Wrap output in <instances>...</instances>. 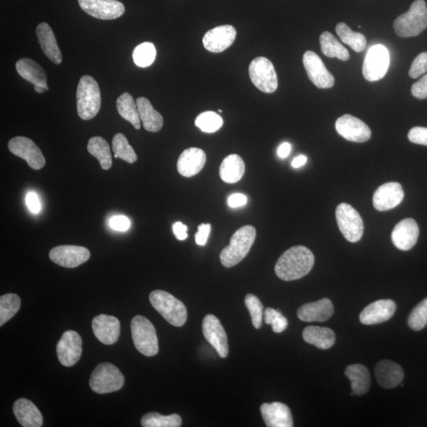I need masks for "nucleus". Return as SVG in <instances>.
<instances>
[{"label":"nucleus","instance_id":"nucleus-47","mask_svg":"<svg viewBox=\"0 0 427 427\" xmlns=\"http://www.w3.org/2000/svg\"><path fill=\"white\" fill-rule=\"evenodd\" d=\"M408 137L413 143L427 146V127H415L410 130Z\"/></svg>","mask_w":427,"mask_h":427},{"label":"nucleus","instance_id":"nucleus-11","mask_svg":"<svg viewBox=\"0 0 427 427\" xmlns=\"http://www.w3.org/2000/svg\"><path fill=\"white\" fill-rule=\"evenodd\" d=\"M8 148L14 156L24 159L33 169L39 170L45 165L46 160L41 149L29 138L14 137L9 141Z\"/></svg>","mask_w":427,"mask_h":427},{"label":"nucleus","instance_id":"nucleus-14","mask_svg":"<svg viewBox=\"0 0 427 427\" xmlns=\"http://www.w3.org/2000/svg\"><path fill=\"white\" fill-rule=\"evenodd\" d=\"M79 4L85 13L103 20L118 19L124 14V4L117 0H79Z\"/></svg>","mask_w":427,"mask_h":427},{"label":"nucleus","instance_id":"nucleus-20","mask_svg":"<svg viewBox=\"0 0 427 427\" xmlns=\"http://www.w3.org/2000/svg\"><path fill=\"white\" fill-rule=\"evenodd\" d=\"M92 329L96 337L104 344H114L119 339L121 324L119 320L114 316L98 315L93 320Z\"/></svg>","mask_w":427,"mask_h":427},{"label":"nucleus","instance_id":"nucleus-17","mask_svg":"<svg viewBox=\"0 0 427 427\" xmlns=\"http://www.w3.org/2000/svg\"><path fill=\"white\" fill-rule=\"evenodd\" d=\"M202 329L205 339L215 348L218 355L225 359L229 354L228 340L220 320L208 314L202 320Z\"/></svg>","mask_w":427,"mask_h":427},{"label":"nucleus","instance_id":"nucleus-53","mask_svg":"<svg viewBox=\"0 0 427 427\" xmlns=\"http://www.w3.org/2000/svg\"><path fill=\"white\" fill-rule=\"evenodd\" d=\"M174 233L179 241H184L188 238V227L185 225L183 222H178L174 224L173 227Z\"/></svg>","mask_w":427,"mask_h":427},{"label":"nucleus","instance_id":"nucleus-28","mask_svg":"<svg viewBox=\"0 0 427 427\" xmlns=\"http://www.w3.org/2000/svg\"><path fill=\"white\" fill-rule=\"evenodd\" d=\"M36 33L41 50L45 56L52 62L61 64L62 63L61 52L59 49L54 33H53L50 25L45 23L39 24L37 25Z\"/></svg>","mask_w":427,"mask_h":427},{"label":"nucleus","instance_id":"nucleus-34","mask_svg":"<svg viewBox=\"0 0 427 427\" xmlns=\"http://www.w3.org/2000/svg\"><path fill=\"white\" fill-rule=\"evenodd\" d=\"M116 108L119 114L136 128L140 129L141 120L137 108V105L132 96L128 93H124L116 101Z\"/></svg>","mask_w":427,"mask_h":427},{"label":"nucleus","instance_id":"nucleus-12","mask_svg":"<svg viewBox=\"0 0 427 427\" xmlns=\"http://www.w3.org/2000/svg\"><path fill=\"white\" fill-rule=\"evenodd\" d=\"M83 340L76 331L69 330L64 333L56 346L59 361L64 366L76 365L82 355Z\"/></svg>","mask_w":427,"mask_h":427},{"label":"nucleus","instance_id":"nucleus-45","mask_svg":"<svg viewBox=\"0 0 427 427\" xmlns=\"http://www.w3.org/2000/svg\"><path fill=\"white\" fill-rule=\"evenodd\" d=\"M264 314L265 323L271 325L274 333H281L287 328V320L280 311L268 308L265 309Z\"/></svg>","mask_w":427,"mask_h":427},{"label":"nucleus","instance_id":"nucleus-22","mask_svg":"<svg viewBox=\"0 0 427 427\" xmlns=\"http://www.w3.org/2000/svg\"><path fill=\"white\" fill-rule=\"evenodd\" d=\"M397 305L390 299H383L370 304L360 314L361 323L366 325L381 324L391 319Z\"/></svg>","mask_w":427,"mask_h":427},{"label":"nucleus","instance_id":"nucleus-3","mask_svg":"<svg viewBox=\"0 0 427 427\" xmlns=\"http://www.w3.org/2000/svg\"><path fill=\"white\" fill-rule=\"evenodd\" d=\"M427 28V7L424 0H415L408 12L394 21L393 28L400 37L419 35Z\"/></svg>","mask_w":427,"mask_h":427},{"label":"nucleus","instance_id":"nucleus-56","mask_svg":"<svg viewBox=\"0 0 427 427\" xmlns=\"http://www.w3.org/2000/svg\"><path fill=\"white\" fill-rule=\"evenodd\" d=\"M35 92L39 94L44 93L45 92V89L41 87H39V85H34Z\"/></svg>","mask_w":427,"mask_h":427},{"label":"nucleus","instance_id":"nucleus-6","mask_svg":"<svg viewBox=\"0 0 427 427\" xmlns=\"http://www.w3.org/2000/svg\"><path fill=\"white\" fill-rule=\"evenodd\" d=\"M132 340L136 348L143 355L152 357L158 352V340L156 328L145 317L136 316L132 320Z\"/></svg>","mask_w":427,"mask_h":427},{"label":"nucleus","instance_id":"nucleus-24","mask_svg":"<svg viewBox=\"0 0 427 427\" xmlns=\"http://www.w3.org/2000/svg\"><path fill=\"white\" fill-rule=\"evenodd\" d=\"M260 413L267 426H293L291 410L284 404L280 402L263 404L260 407Z\"/></svg>","mask_w":427,"mask_h":427},{"label":"nucleus","instance_id":"nucleus-19","mask_svg":"<svg viewBox=\"0 0 427 427\" xmlns=\"http://www.w3.org/2000/svg\"><path fill=\"white\" fill-rule=\"evenodd\" d=\"M402 185L397 183H388L379 187L373 195V205L375 209L386 211L393 209L404 200Z\"/></svg>","mask_w":427,"mask_h":427},{"label":"nucleus","instance_id":"nucleus-54","mask_svg":"<svg viewBox=\"0 0 427 427\" xmlns=\"http://www.w3.org/2000/svg\"><path fill=\"white\" fill-rule=\"evenodd\" d=\"M291 152V145L289 143L285 142L282 143L278 148L277 154L281 158H286L289 156Z\"/></svg>","mask_w":427,"mask_h":427},{"label":"nucleus","instance_id":"nucleus-51","mask_svg":"<svg viewBox=\"0 0 427 427\" xmlns=\"http://www.w3.org/2000/svg\"><path fill=\"white\" fill-rule=\"evenodd\" d=\"M26 205L32 213L37 214L41 211V202L39 196L34 192H30L26 196Z\"/></svg>","mask_w":427,"mask_h":427},{"label":"nucleus","instance_id":"nucleus-16","mask_svg":"<svg viewBox=\"0 0 427 427\" xmlns=\"http://www.w3.org/2000/svg\"><path fill=\"white\" fill-rule=\"evenodd\" d=\"M90 258L88 249L76 245H60L53 248L50 253L52 262L67 269L76 268L87 262Z\"/></svg>","mask_w":427,"mask_h":427},{"label":"nucleus","instance_id":"nucleus-31","mask_svg":"<svg viewBox=\"0 0 427 427\" xmlns=\"http://www.w3.org/2000/svg\"><path fill=\"white\" fill-rule=\"evenodd\" d=\"M345 375L351 384L352 392L357 396H362L369 391L371 387V375L365 366L353 364L346 367Z\"/></svg>","mask_w":427,"mask_h":427},{"label":"nucleus","instance_id":"nucleus-9","mask_svg":"<svg viewBox=\"0 0 427 427\" xmlns=\"http://www.w3.org/2000/svg\"><path fill=\"white\" fill-rule=\"evenodd\" d=\"M335 216L340 231L344 238L350 242L360 241L364 225L360 213L350 205L343 202L336 208Z\"/></svg>","mask_w":427,"mask_h":427},{"label":"nucleus","instance_id":"nucleus-38","mask_svg":"<svg viewBox=\"0 0 427 427\" xmlns=\"http://www.w3.org/2000/svg\"><path fill=\"white\" fill-rule=\"evenodd\" d=\"M183 424L177 414L163 415L157 413H147L141 419L143 427H179Z\"/></svg>","mask_w":427,"mask_h":427},{"label":"nucleus","instance_id":"nucleus-8","mask_svg":"<svg viewBox=\"0 0 427 427\" xmlns=\"http://www.w3.org/2000/svg\"><path fill=\"white\" fill-rule=\"evenodd\" d=\"M249 77L255 87L266 94L274 93L278 88V77L273 64L265 57L251 62Z\"/></svg>","mask_w":427,"mask_h":427},{"label":"nucleus","instance_id":"nucleus-35","mask_svg":"<svg viewBox=\"0 0 427 427\" xmlns=\"http://www.w3.org/2000/svg\"><path fill=\"white\" fill-rule=\"evenodd\" d=\"M88 152L98 160L101 168L108 170L113 165L110 144L103 137L95 136L88 142Z\"/></svg>","mask_w":427,"mask_h":427},{"label":"nucleus","instance_id":"nucleus-30","mask_svg":"<svg viewBox=\"0 0 427 427\" xmlns=\"http://www.w3.org/2000/svg\"><path fill=\"white\" fill-rule=\"evenodd\" d=\"M136 105L143 127L149 132H158L163 126V117L154 109L146 98H138Z\"/></svg>","mask_w":427,"mask_h":427},{"label":"nucleus","instance_id":"nucleus-29","mask_svg":"<svg viewBox=\"0 0 427 427\" xmlns=\"http://www.w3.org/2000/svg\"><path fill=\"white\" fill-rule=\"evenodd\" d=\"M16 70L24 79L34 85H39L49 90L47 85L46 73L39 63L28 58L21 59L16 63Z\"/></svg>","mask_w":427,"mask_h":427},{"label":"nucleus","instance_id":"nucleus-52","mask_svg":"<svg viewBox=\"0 0 427 427\" xmlns=\"http://www.w3.org/2000/svg\"><path fill=\"white\" fill-rule=\"evenodd\" d=\"M247 204V197L241 194L231 195L228 198V205L231 208H237Z\"/></svg>","mask_w":427,"mask_h":427},{"label":"nucleus","instance_id":"nucleus-13","mask_svg":"<svg viewBox=\"0 0 427 427\" xmlns=\"http://www.w3.org/2000/svg\"><path fill=\"white\" fill-rule=\"evenodd\" d=\"M303 64L309 79L319 89L332 88L335 79L324 66L322 59L312 51H307L303 56Z\"/></svg>","mask_w":427,"mask_h":427},{"label":"nucleus","instance_id":"nucleus-39","mask_svg":"<svg viewBox=\"0 0 427 427\" xmlns=\"http://www.w3.org/2000/svg\"><path fill=\"white\" fill-rule=\"evenodd\" d=\"M21 307V299L15 293H7L0 298V325L12 319Z\"/></svg>","mask_w":427,"mask_h":427},{"label":"nucleus","instance_id":"nucleus-41","mask_svg":"<svg viewBox=\"0 0 427 427\" xmlns=\"http://www.w3.org/2000/svg\"><path fill=\"white\" fill-rule=\"evenodd\" d=\"M156 46L151 42H144L133 51V61L138 67L151 66L156 58Z\"/></svg>","mask_w":427,"mask_h":427},{"label":"nucleus","instance_id":"nucleus-46","mask_svg":"<svg viewBox=\"0 0 427 427\" xmlns=\"http://www.w3.org/2000/svg\"><path fill=\"white\" fill-rule=\"evenodd\" d=\"M427 72V52H421L416 57L409 70V76L417 79Z\"/></svg>","mask_w":427,"mask_h":427},{"label":"nucleus","instance_id":"nucleus-27","mask_svg":"<svg viewBox=\"0 0 427 427\" xmlns=\"http://www.w3.org/2000/svg\"><path fill=\"white\" fill-rule=\"evenodd\" d=\"M13 412L19 423L24 427H41L43 425V417L39 409L28 399L16 400Z\"/></svg>","mask_w":427,"mask_h":427},{"label":"nucleus","instance_id":"nucleus-4","mask_svg":"<svg viewBox=\"0 0 427 427\" xmlns=\"http://www.w3.org/2000/svg\"><path fill=\"white\" fill-rule=\"evenodd\" d=\"M101 108V92L96 80L84 76L79 80L77 88V110L80 118L92 120Z\"/></svg>","mask_w":427,"mask_h":427},{"label":"nucleus","instance_id":"nucleus-40","mask_svg":"<svg viewBox=\"0 0 427 427\" xmlns=\"http://www.w3.org/2000/svg\"><path fill=\"white\" fill-rule=\"evenodd\" d=\"M113 151L116 158L124 160L127 163L133 164L138 160L134 149L128 143L127 138L118 133L113 138Z\"/></svg>","mask_w":427,"mask_h":427},{"label":"nucleus","instance_id":"nucleus-44","mask_svg":"<svg viewBox=\"0 0 427 427\" xmlns=\"http://www.w3.org/2000/svg\"><path fill=\"white\" fill-rule=\"evenodd\" d=\"M427 324V298L418 304L410 313L408 325L414 331L424 329Z\"/></svg>","mask_w":427,"mask_h":427},{"label":"nucleus","instance_id":"nucleus-43","mask_svg":"<svg viewBox=\"0 0 427 427\" xmlns=\"http://www.w3.org/2000/svg\"><path fill=\"white\" fill-rule=\"evenodd\" d=\"M244 304L249 311L251 317H252L253 326L255 329H259L263 322L264 307L262 303L258 297L252 295V293H249L245 296Z\"/></svg>","mask_w":427,"mask_h":427},{"label":"nucleus","instance_id":"nucleus-10","mask_svg":"<svg viewBox=\"0 0 427 427\" xmlns=\"http://www.w3.org/2000/svg\"><path fill=\"white\" fill-rule=\"evenodd\" d=\"M390 56L386 47L376 45L371 48L363 63V76L369 82H376L386 76Z\"/></svg>","mask_w":427,"mask_h":427},{"label":"nucleus","instance_id":"nucleus-25","mask_svg":"<svg viewBox=\"0 0 427 427\" xmlns=\"http://www.w3.org/2000/svg\"><path fill=\"white\" fill-rule=\"evenodd\" d=\"M333 313V302L329 298H323L302 306L298 311V317L302 322H323L330 319Z\"/></svg>","mask_w":427,"mask_h":427},{"label":"nucleus","instance_id":"nucleus-7","mask_svg":"<svg viewBox=\"0 0 427 427\" xmlns=\"http://www.w3.org/2000/svg\"><path fill=\"white\" fill-rule=\"evenodd\" d=\"M124 384L123 373L118 368L109 362L101 363L95 368L90 379V388L99 394L118 391Z\"/></svg>","mask_w":427,"mask_h":427},{"label":"nucleus","instance_id":"nucleus-49","mask_svg":"<svg viewBox=\"0 0 427 427\" xmlns=\"http://www.w3.org/2000/svg\"><path fill=\"white\" fill-rule=\"evenodd\" d=\"M210 223H202L198 227V231L195 235L196 242L200 247H204L207 242L208 237L211 232Z\"/></svg>","mask_w":427,"mask_h":427},{"label":"nucleus","instance_id":"nucleus-2","mask_svg":"<svg viewBox=\"0 0 427 427\" xmlns=\"http://www.w3.org/2000/svg\"><path fill=\"white\" fill-rule=\"evenodd\" d=\"M256 237V229L244 226L235 232L228 247L222 250L221 263L226 268H232L247 258Z\"/></svg>","mask_w":427,"mask_h":427},{"label":"nucleus","instance_id":"nucleus-48","mask_svg":"<svg viewBox=\"0 0 427 427\" xmlns=\"http://www.w3.org/2000/svg\"><path fill=\"white\" fill-rule=\"evenodd\" d=\"M412 94L418 99L427 98V74L413 84Z\"/></svg>","mask_w":427,"mask_h":427},{"label":"nucleus","instance_id":"nucleus-21","mask_svg":"<svg viewBox=\"0 0 427 427\" xmlns=\"http://www.w3.org/2000/svg\"><path fill=\"white\" fill-rule=\"evenodd\" d=\"M419 229L413 218H406L395 227L392 233V241L397 249L402 251L412 249L418 241Z\"/></svg>","mask_w":427,"mask_h":427},{"label":"nucleus","instance_id":"nucleus-55","mask_svg":"<svg viewBox=\"0 0 427 427\" xmlns=\"http://www.w3.org/2000/svg\"><path fill=\"white\" fill-rule=\"evenodd\" d=\"M306 162L307 157H306L305 156H300L293 159L291 165L293 168L298 169L303 167V165H305Z\"/></svg>","mask_w":427,"mask_h":427},{"label":"nucleus","instance_id":"nucleus-23","mask_svg":"<svg viewBox=\"0 0 427 427\" xmlns=\"http://www.w3.org/2000/svg\"><path fill=\"white\" fill-rule=\"evenodd\" d=\"M207 162V156L202 149L191 147L181 153L178 161V173L185 178L198 174Z\"/></svg>","mask_w":427,"mask_h":427},{"label":"nucleus","instance_id":"nucleus-18","mask_svg":"<svg viewBox=\"0 0 427 427\" xmlns=\"http://www.w3.org/2000/svg\"><path fill=\"white\" fill-rule=\"evenodd\" d=\"M237 31L231 25L217 26L205 34L202 44L211 52L220 53L233 45L236 39Z\"/></svg>","mask_w":427,"mask_h":427},{"label":"nucleus","instance_id":"nucleus-33","mask_svg":"<svg viewBox=\"0 0 427 427\" xmlns=\"http://www.w3.org/2000/svg\"><path fill=\"white\" fill-rule=\"evenodd\" d=\"M303 340L319 349L327 350L334 345L335 335L332 329L319 326H309L304 329Z\"/></svg>","mask_w":427,"mask_h":427},{"label":"nucleus","instance_id":"nucleus-37","mask_svg":"<svg viewBox=\"0 0 427 427\" xmlns=\"http://www.w3.org/2000/svg\"><path fill=\"white\" fill-rule=\"evenodd\" d=\"M336 34L342 41L349 45L357 52L364 51L366 47V39L364 35L351 30L349 26L344 23H340L335 28Z\"/></svg>","mask_w":427,"mask_h":427},{"label":"nucleus","instance_id":"nucleus-50","mask_svg":"<svg viewBox=\"0 0 427 427\" xmlns=\"http://www.w3.org/2000/svg\"><path fill=\"white\" fill-rule=\"evenodd\" d=\"M110 227L116 231L125 232L131 227V222L126 216H114L110 220Z\"/></svg>","mask_w":427,"mask_h":427},{"label":"nucleus","instance_id":"nucleus-26","mask_svg":"<svg viewBox=\"0 0 427 427\" xmlns=\"http://www.w3.org/2000/svg\"><path fill=\"white\" fill-rule=\"evenodd\" d=\"M377 382L386 388H393L399 386L404 380V371L397 363L390 360L378 362L375 367Z\"/></svg>","mask_w":427,"mask_h":427},{"label":"nucleus","instance_id":"nucleus-1","mask_svg":"<svg viewBox=\"0 0 427 427\" xmlns=\"http://www.w3.org/2000/svg\"><path fill=\"white\" fill-rule=\"evenodd\" d=\"M315 258L311 250L302 245L293 247L282 254L275 267V274L280 280L293 281L302 279L309 273Z\"/></svg>","mask_w":427,"mask_h":427},{"label":"nucleus","instance_id":"nucleus-32","mask_svg":"<svg viewBox=\"0 0 427 427\" xmlns=\"http://www.w3.org/2000/svg\"><path fill=\"white\" fill-rule=\"evenodd\" d=\"M245 165L243 159L238 154H231L224 158L220 169L221 179L224 183L234 184L243 178Z\"/></svg>","mask_w":427,"mask_h":427},{"label":"nucleus","instance_id":"nucleus-5","mask_svg":"<svg viewBox=\"0 0 427 427\" xmlns=\"http://www.w3.org/2000/svg\"><path fill=\"white\" fill-rule=\"evenodd\" d=\"M149 302L170 324L175 327H181L185 324L188 317L185 306L169 293L154 291L149 295Z\"/></svg>","mask_w":427,"mask_h":427},{"label":"nucleus","instance_id":"nucleus-42","mask_svg":"<svg viewBox=\"0 0 427 427\" xmlns=\"http://www.w3.org/2000/svg\"><path fill=\"white\" fill-rule=\"evenodd\" d=\"M195 124L202 132L214 133L220 130L223 125L222 116L212 111H207L196 117Z\"/></svg>","mask_w":427,"mask_h":427},{"label":"nucleus","instance_id":"nucleus-15","mask_svg":"<svg viewBox=\"0 0 427 427\" xmlns=\"http://www.w3.org/2000/svg\"><path fill=\"white\" fill-rule=\"evenodd\" d=\"M335 129L345 140L355 143H365L370 140L371 131L364 122L357 117L346 114L335 122Z\"/></svg>","mask_w":427,"mask_h":427},{"label":"nucleus","instance_id":"nucleus-36","mask_svg":"<svg viewBox=\"0 0 427 427\" xmlns=\"http://www.w3.org/2000/svg\"><path fill=\"white\" fill-rule=\"evenodd\" d=\"M320 47L324 55L329 58H338L339 60L346 61L350 55L348 50L341 45L330 32L325 31L320 37Z\"/></svg>","mask_w":427,"mask_h":427}]
</instances>
